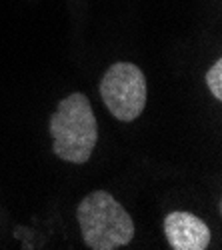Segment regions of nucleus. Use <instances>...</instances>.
Masks as SVG:
<instances>
[{
	"instance_id": "1",
	"label": "nucleus",
	"mask_w": 222,
	"mask_h": 250,
	"mask_svg": "<svg viewBox=\"0 0 222 250\" xmlns=\"http://www.w3.org/2000/svg\"><path fill=\"white\" fill-rule=\"evenodd\" d=\"M50 134L52 150L58 158L72 164L88 162L98 142V124L90 100L82 92L60 100L50 116Z\"/></svg>"
},
{
	"instance_id": "2",
	"label": "nucleus",
	"mask_w": 222,
	"mask_h": 250,
	"mask_svg": "<svg viewBox=\"0 0 222 250\" xmlns=\"http://www.w3.org/2000/svg\"><path fill=\"white\" fill-rule=\"evenodd\" d=\"M82 240L92 250H114L130 244L134 222L110 192L94 190L82 198L76 208Z\"/></svg>"
},
{
	"instance_id": "5",
	"label": "nucleus",
	"mask_w": 222,
	"mask_h": 250,
	"mask_svg": "<svg viewBox=\"0 0 222 250\" xmlns=\"http://www.w3.org/2000/svg\"><path fill=\"white\" fill-rule=\"evenodd\" d=\"M206 84L216 100H222V60L218 58L206 72Z\"/></svg>"
},
{
	"instance_id": "4",
	"label": "nucleus",
	"mask_w": 222,
	"mask_h": 250,
	"mask_svg": "<svg viewBox=\"0 0 222 250\" xmlns=\"http://www.w3.org/2000/svg\"><path fill=\"white\" fill-rule=\"evenodd\" d=\"M164 234L174 250H204L210 244V228L190 212H170L164 218Z\"/></svg>"
},
{
	"instance_id": "3",
	"label": "nucleus",
	"mask_w": 222,
	"mask_h": 250,
	"mask_svg": "<svg viewBox=\"0 0 222 250\" xmlns=\"http://www.w3.org/2000/svg\"><path fill=\"white\" fill-rule=\"evenodd\" d=\"M100 96L116 120H136L142 114L148 96L144 72L130 62H116L100 80Z\"/></svg>"
}]
</instances>
